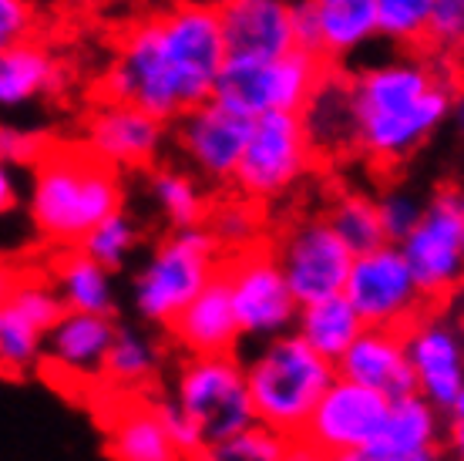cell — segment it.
<instances>
[{"instance_id":"obj_1","label":"cell","mask_w":464,"mask_h":461,"mask_svg":"<svg viewBox=\"0 0 464 461\" xmlns=\"http://www.w3.org/2000/svg\"><path fill=\"white\" fill-rule=\"evenodd\" d=\"M226 58L219 7L209 0H172L121 24L98 94L139 104L172 125L216 94Z\"/></svg>"},{"instance_id":"obj_2","label":"cell","mask_w":464,"mask_h":461,"mask_svg":"<svg viewBox=\"0 0 464 461\" xmlns=\"http://www.w3.org/2000/svg\"><path fill=\"white\" fill-rule=\"evenodd\" d=\"M454 68L444 54L404 51L353 71L357 155L397 169L451 125Z\"/></svg>"},{"instance_id":"obj_3","label":"cell","mask_w":464,"mask_h":461,"mask_svg":"<svg viewBox=\"0 0 464 461\" xmlns=\"http://www.w3.org/2000/svg\"><path fill=\"white\" fill-rule=\"evenodd\" d=\"M118 209H125V172L98 159L84 142H54L27 175L24 212L51 250L82 246Z\"/></svg>"},{"instance_id":"obj_4","label":"cell","mask_w":464,"mask_h":461,"mask_svg":"<svg viewBox=\"0 0 464 461\" xmlns=\"http://www.w3.org/2000/svg\"><path fill=\"white\" fill-rule=\"evenodd\" d=\"M340 378L334 360L316 354L300 334H283L256 347L246 360L256 421L286 438H303L316 404Z\"/></svg>"},{"instance_id":"obj_5","label":"cell","mask_w":464,"mask_h":461,"mask_svg":"<svg viewBox=\"0 0 464 461\" xmlns=\"http://www.w3.org/2000/svg\"><path fill=\"white\" fill-rule=\"evenodd\" d=\"M222 263L226 253L206 222L169 230L131 280V310L139 323L165 334L175 317L219 277Z\"/></svg>"},{"instance_id":"obj_6","label":"cell","mask_w":464,"mask_h":461,"mask_svg":"<svg viewBox=\"0 0 464 461\" xmlns=\"http://www.w3.org/2000/svg\"><path fill=\"white\" fill-rule=\"evenodd\" d=\"M320 54L293 47L276 58H226L216 81V98L249 118L303 112L326 74Z\"/></svg>"},{"instance_id":"obj_7","label":"cell","mask_w":464,"mask_h":461,"mask_svg":"<svg viewBox=\"0 0 464 461\" xmlns=\"http://www.w3.org/2000/svg\"><path fill=\"white\" fill-rule=\"evenodd\" d=\"M314 162L316 149L300 112L253 118L249 145L232 179V192L253 199L259 206H273L310 175Z\"/></svg>"},{"instance_id":"obj_8","label":"cell","mask_w":464,"mask_h":461,"mask_svg":"<svg viewBox=\"0 0 464 461\" xmlns=\"http://www.w3.org/2000/svg\"><path fill=\"white\" fill-rule=\"evenodd\" d=\"M172 397L206 435V445L226 441L256 425L246 360L236 354L186 358L172 381Z\"/></svg>"},{"instance_id":"obj_9","label":"cell","mask_w":464,"mask_h":461,"mask_svg":"<svg viewBox=\"0 0 464 461\" xmlns=\"http://www.w3.org/2000/svg\"><path fill=\"white\" fill-rule=\"evenodd\" d=\"M222 277L229 287L243 340L266 344V340H276V337L296 330L303 303L296 300L290 280L283 273L269 242L226 256Z\"/></svg>"},{"instance_id":"obj_10","label":"cell","mask_w":464,"mask_h":461,"mask_svg":"<svg viewBox=\"0 0 464 461\" xmlns=\"http://www.w3.org/2000/svg\"><path fill=\"white\" fill-rule=\"evenodd\" d=\"M407 263L430 307H451L464 293V220L461 189L441 185L428 196V209L404 242Z\"/></svg>"},{"instance_id":"obj_11","label":"cell","mask_w":464,"mask_h":461,"mask_svg":"<svg viewBox=\"0 0 464 461\" xmlns=\"http://www.w3.org/2000/svg\"><path fill=\"white\" fill-rule=\"evenodd\" d=\"M283 273L300 303L337 297L347 289L357 253L350 250L326 216H300L269 240Z\"/></svg>"},{"instance_id":"obj_12","label":"cell","mask_w":464,"mask_h":461,"mask_svg":"<svg viewBox=\"0 0 464 461\" xmlns=\"http://www.w3.org/2000/svg\"><path fill=\"white\" fill-rule=\"evenodd\" d=\"M347 300L357 307L367 327H397L407 330L430 310L420 293L418 277L397 242H383L353 260L347 280Z\"/></svg>"},{"instance_id":"obj_13","label":"cell","mask_w":464,"mask_h":461,"mask_svg":"<svg viewBox=\"0 0 464 461\" xmlns=\"http://www.w3.org/2000/svg\"><path fill=\"white\" fill-rule=\"evenodd\" d=\"M249 132L253 118L212 94L209 102L196 104L179 122H172V145L202 182L232 189V179L249 145Z\"/></svg>"},{"instance_id":"obj_14","label":"cell","mask_w":464,"mask_h":461,"mask_svg":"<svg viewBox=\"0 0 464 461\" xmlns=\"http://www.w3.org/2000/svg\"><path fill=\"white\" fill-rule=\"evenodd\" d=\"M82 142L118 172H149L172 142V125L118 98H98L82 122Z\"/></svg>"},{"instance_id":"obj_15","label":"cell","mask_w":464,"mask_h":461,"mask_svg":"<svg viewBox=\"0 0 464 461\" xmlns=\"http://www.w3.org/2000/svg\"><path fill=\"white\" fill-rule=\"evenodd\" d=\"M387 411H391V397L340 374L330 384V391L320 397L303 438L330 455H363L381 435Z\"/></svg>"},{"instance_id":"obj_16","label":"cell","mask_w":464,"mask_h":461,"mask_svg":"<svg viewBox=\"0 0 464 461\" xmlns=\"http://www.w3.org/2000/svg\"><path fill=\"white\" fill-rule=\"evenodd\" d=\"M407 350L418 391L448 415L464 384V320L448 307H430L407 327Z\"/></svg>"},{"instance_id":"obj_17","label":"cell","mask_w":464,"mask_h":461,"mask_svg":"<svg viewBox=\"0 0 464 461\" xmlns=\"http://www.w3.org/2000/svg\"><path fill=\"white\" fill-rule=\"evenodd\" d=\"M115 317L68 310L58 320V327L47 334L44 368L41 370L68 378L71 391L74 387L94 391V387L105 384V364L108 354H111V344H115Z\"/></svg>"},{"instance_id":"obj_18","label":"cell","mask_w":464,"mask_h":461,"mask_svg":"<svg viewBox=\"0 0 464 461\" xmlns=\"http://www.w3.org/2000/svg\"><path fill=\"white\" fill-rule=\"evenodd\" d=\"M216 7L229 58H276L300 47L290 0H219Z\"/></svg>"},{"instance_id":"obj_19","label":"cell","mask_w":464,"mask_h":461,"mask_svg":"<svg viewBox=\"0 0 464 461\" xmlns=\"http://www.w3.org/2000/svg\"><path fill=\"white\" fill-rule=\"evenodd\" d=\"M337 370L350 381L381 391L391 401L418 391V378L407 350V330H397V327H367L337 360Z\"/></svg>"},{"instance_id":"obj_20","label":"cell","mask_w":464,"mask_h":461,"mask_svg":"<svg viewBox=\"0 0 464 461\" xmlns=\"http://www.w3.org/2000/svg\"><path fill=\"white\" fill-rule=\"evenodd\" d=\"M165 340L182 350L186 358L202 354H236L243 344V330L236 320L226 277H216L209 287L188 303L186 310L175 317V323L165 330Z\"/></svg>"},{"instance_id":"obj_21","label":"cell","mask_w":464,"mask_h":461,"mask_svg":"<svg viewBox=\"0 0 464 461\" xmlns=\"http://www.w3.org/2000/svg\"><path fill=\"white\" fill-rule=\"evenodd\" d=\"M105 448L115 461H186L149 394H118L115 411L105 417Z\"/></svg>"},{"instance_id":"obj_22","label":"cell","mask_w":464,"mask_h":461,"mask_svg":"<svg viewBox=\"0 0 464 461\" xmlns=\"http://www.w3.org/2000/svg\"><path fill=\"white\" fill-rule=\"evenodd\" d=\"M310 132L316 155H343L357 152V104H353V74H343L340 64H330L300 112Z\"/></svg>"},{"instance_id":"obj_23","label":"cell","mask_w":464,"mask_h":461,"mask_svg":"<svg viewBox=\"0 0 464 461\" xmlns=\"http://www.w3.org/2000/svg\"><path fill=\"white\" fill-rule=\"evenodd\" d=\"M444 438H448V415L420 391H414L391 401L381 435L363 455L367 461H383L394 455H407V451L444 448Z\"/></svg>"},{"instance_id":"obj_24","label":"cell","mask_w":464,"mask_h":461,"mask_svg":"<svg viewBox=\"0 0 464 461\" xmlns=\"http://www.w3.org/2000/svg\"><path fill=\"white\" fill-rule=\"evenodd\" d=\"M61 84H64V71L51 54V47L41 44L37 37L0 47V104L7 112L58 94Z\"/></svg>"},{"instance_id":"obj_25","label":"cell","mask_w":464,"mask_h":461,"mask_svg":"<svg viewBox=\"0 0 464 461\" xmlns=\"http://www.w3.org/2000/svg\"><path fill=\"white\" fill-rule=\"evenodd\" d=\"M58 293L64 297L68 310L78 313H102L115 317L118 313V289L115 273L102 266L94 256H88L82 246L74 250H54V263L47 266Z\"/></svg>"},{"instance_id":"obj_26","label":"cell","mask_w":464,"mask_h":461,"mask_svg":"<svg viewBox=\"0 0 464 461\" xmlns=\"http://www.w3.org/2000/svg\"><path fill=\"white\" fill-rule=\"evenodd\" d=\"M145 196L155 206L165 230H188L209 220L212 199L192 169L182 165H155L145 172Z\"/></svg>"},{"instance_id":"obj_27","label":"cell","mask_w":464,"mask_h":461,"mask_svg":"<svg viewBox=\"0 0 464 461\" xmlns=\"http://www.w3.org/2000/svg\"><path fill=\"white\" fill-rule=\"evenodd\" d=\"M316 17H320V58L326 64L353 58L381 37L373 0H330V4L316 0Z\"/></svg>"},{"instance_id":"obj_28","label":"cell","mask_w":464,"mask_h":461,"mask_svg":"<svg viewBox=\"0 0 464 461\" xmlns=\"http://www.w3.org/2000/svg\"><path fill=\"white\" fill-rule=\"evenodd\" d=\"M162 370V344L135 323H118L115 344L105 364V391L145 394Z\"/></svg>"},{"instance_id":"obj_29","label":"cell","mask_w":464,"mask_h":461,"mask_svg":"<svg viewBox=\"0 0 464 461\" xmlns=\"http://www.w3.org/2000/svg\"><path fill=\"white\" fill-rule=\"evenodd\" d=\"M363 330H367V323L357 313V307L347 300V293H337V297L303 303L293 334H300L316 354H324L326 360L337 364Z\"/></svg>"},{"instance_id":"obj_30","label":"cell","mask_w":464,"mask_h":461,"mask_svg":"<svg viewBox=\"0 0 464 461\" xmlns=\"http://www.w3.org/2000/svg\"><path fill=\"white\" fill-rule=\"evenodd\" d=\"M4 307H14L47 334L68 313V303L58 293L51 273L47 270H31V266H21V270L7 273V280H4Z\"/></svg>"},{"instance_id":"obj_31","label":"cell","mask_w":464,"mask_h":461,"mask_svg":"<svg viewBox=\"0 0 464 461\" xmlns=\"http://www.w3.org/2000/svg\"><path fill=\"white\" fill-rule=\"evenodd\" d=\"M47 330L0 303V368L7 381H24L44 368Z\"/></svg>"},{"instance_id":"obj_32","label":"cell","mask_w":464,"mask_h":461,"mask_svg":"<svg viewBox=\"0 0 464 461\" xmlns=\"http://www.w3.org/2000/svg\"><path fill=\"white\" fill-rule=\"evenodd\" d=\"M324 216L357 256L387 242L381 209H377V196H367V192H357V189L337 192V196L330 199Z\"/></svg>"},{"instance_id":"obj_33","label":"cell","mask_w":464,"mask_h":461,"mask_svg":"<svg viewBox=\"0 0 464 461\" xmlns=\"http://www.w3.org/2000/svg\"><path fill=\"white\" fill-rule=\"evenodd\" d=\"M206 226L219 240L226 256L243 253V250H253V246L266 242V236H263V206L253 202V199L239 196V192L216 199Z\"/></svg>"},{"instance_id":"obj_34","label":"cell","mask_w":464,"mask_h":461,"mask_svg":"<svg viewBox=\"0 0 464 461\" xmlns=\"http://www.w3.org/2000/svg\"><path fill=\"white\" fill-rule=\"evenodd\" d=\"M434 4L438 0H373L381 41L401 47V51H418V47H424L428 44Z\"/></svg>"},{"instance_id":"obj_35","label":"cell","mask_w":464,"mask_h":461,"mask_svg":"<svg viewBox=\"0 0 464 461\" xmlns=\"http://www.w3.org/2000/svg\"><path fill=\"white\" fill-rule=\"evenodd\" d=\"M139 246H141V226L128 209L111 212V216H108L105 222H98V226L88 232V240L82 242L84 253L94 256V260L102 266H108L111 273H121V270L131 263V256H135Z\"/></svg>"},{"instance_id":"obj_36","label":"cell","mask_w":464,"mask_h":461,"mask_svg":"<svg viewBox=\"0 0 464 461\" xmlns=\"http://www.w3.org/2000/svg\"><path fill=\"white\" fill-rule=\"evenodd\" d=\"M290 445L293 438L256 421V425H249L239 435L209 445L196 461H286Z\"/></svg>"},{"instance_id":"obj_37","label":"cell","mask_w":464,"mask_h":461,"mask_svg":"<svg viewBox=\"0 0 464 461\" xmlns=\"http://www.w3.org/2000/svg\"><path fill=\"white\" fill-rule=\"evenodd\" d=\"M377 209H381L387 242H404L411 236V230L420 222V216H424L428 196H420L418 189H411L404 182H391L377 196Z\"/></svg>"},{"instance_id":"obj_38","label":"cell","mask_w":464,"mask_h":461,"mask_svg":"<svg viewBox=\"0 0 464 461\" xmlns=\"http://www.w3.org/2000/svg\"><path fill=\"white\" fill-rule=\"evenodd\" d=\"M51 149H54V135L44 125H14V122H7L0 128V159H4V165L31 172Z\"/></svg>"},{"instance_id":"obj_39","label":"cell","mask_w":464,"mask_h":461,"mask_svg":"<svg viewBox=\"0 0 464 461\" xmlns=\"http://www.w3.org/2000/svg\"><path fill=\"white\" fill-rule=\"evenodd\" d=\"M428 47L444 58L464 54V0H438L430 14Z\"/></svg>"},{"instance_id":"obj_40","label":"cell","mask_w":464,"mask_h":461,"mask_svg":"<svg viewBox=\"0 0 464 461\" xmlns=\"http://www.w3.org/2000/svg\"><path fill=\"white\" fill-rule=\"evenodd\" d=\"M41 0H0V47L31 41L41 27Z\"/></svg>"},{"instance_id":"obj_41","label":"cell","mask_w":464,"mask_h":461,"mask_svg":"<svg viewBox=\"0 0 464 461\" xmlns=\"http://www.w3.org/2000/svg\"><path fill=\"white\" fill-rule=\"evenodd\" d=\"M159 415H162L165 431H169L172 445L179 448V455H182L186 461H196L202 451L209 448V445H206V435H202L196 421H192V417L179 407V401H175V397H169V401H159Z\"/></svg>"},{"instance_id":"obj_42","label":"cell","mask_w":464,"mask_h":461,"mask_svg":"<svg viewBox=\"0 0 464 461\" xmlns=\"http://www.w3.org/2000/svg\"><path fill=\"white\" fill-rule=\"evenodd\" d=\"M165 4H172V0H98V14L121 27V24L139 21L145 14L159 11Z\"/></svg>"},{"instance_id":"obj_43","label":"cell","mask_w":464,"mask_h":461,"mask_svg":"<svg viewBox=\"0 0 464 461\" xmlns=\"http://www.w3.org/2000/svg\"><path fill=\"white\" fill-rule=\"evenodd\" d=\"M296 14V44L303 51L320 54V17H316V0H293Z\"/></svg>"},{"instance_id":"obj_44","label":"cell","mask_w":464,"mask_h":461,"mask_svg":"<svg viewBox=\"0 0 464 461\" xmlns=\"http://www.w3.org/2000/svg\"><path fill=\"white\" fill-rule=\"evenodd\" d=\"M21 172L24 169H14V165L0 169V206H4V212L21 209L27 199V185H21Z\"/></svg>"},{"instance_id":"obj_45","label":"cell","mask_w":464,"mask_h":461,"mask_svg":"<svg viewBox=\"0 0 464 461\" xmlns=\"http://www.w3.org/2000/svg\"><path fill=\"white\" fill-rule=\"evenodd\" d=\"M286 461H337V455H330V451L316 448L314 441H306V438H293Z\"/></svg>"},{"instance_id":"obj_46","label":"cell","mask_w":464,"mask_h":461,"mask_svg":"<svg viewBox=\"0 0 464 461\" xmlns=\"http://www.w3.org/2000/svg\"><path fill=\"white\" fill-rule=\"evenodd\" d=\"M444 451H448V461H464V421H451V417H448Z\"/></svg>"},{"instance_id":"obj_47","label":"cell","mask_w":464,"mask_h":461,"mask_svg":"<svg viewBox=\"0 0 464 461\" xmlns=\"http://www.w3.org/2000/svg\"><path fill=\"white\" fill-rule=\"evenodd\" d=\"M41 7L44 11H54V14H88V11H98V0H41Z\"/></svg>"},{"instance_id":"obj_48","label":"cell","mask_w":464,"mask_h":461,"mask_svg":"<svg viewBox=\"0 0 464 461\" xmlns=\"http://www.w3.org/2000/svg\"><path fill=\"white\" fill-rule=\"evenodd\" d=\"M451 128H454V135H458V142L464 145V84H458V92H454Z\"/></svg>"},{"instance_id":"obj_49","label":"cell","mask_w":464,"mask_h":461,"mask_svg":"<svg viewBox=\"0 0 464 461\" xmlns=\"http://www.w3.org/2000/svg\"><path fill=\"white\" fill-rule=\"evenodd\" d=\"M383 461H448V451H444V448H424V451L394 455V458H383Z\"/></svg>"},{"instance_id":"obj_50","label":"cell","mask_w":464,"mask_h":461,"mask_svg":"<svg viewBox=\"0 0 464 461\" xmlns=\"http://www.w3.org/2000/svg\"><path fill=\"white\" fill-rule=\"evenodd\" d=\"M448 417H451V421H464V384H461V391H458V397H454Z\"/></svg>"},{"instance_id":"obj_51","label":"cell","mask_w":464,"mask_h":461,"mask_svg":"<svg viewBox=\"0 0 464 461\" xmlns=\"http://www.w3.org/2000/svg\"><path fill=\"white\" fill-rule=\"evenodd\" d=\"M461 220H464V189H461Z\"/></svg>"},{"instance_id":"obj_52","label":"cell","mask_w":464,"mask_h":461,"mask_svg":"<svg viewBox=\"0 0 464 461\" xmlns=\"http://www.w3.org/2000/svg\"><path fill=\"white\" fill-rule=\"evenodd\" d=\"M320 4H330V0H320Z\"/></svg>"},{"instance_id":"obj_53","label":"cell","mask_w":464,"mask_h":461,"mask_svg":"<svg viewBox=\"0 0 464 461\" xmlns=\"http://www.w3.org/2000/svg\"><path fill=\"white\" fill-rule=\"evenodd\" d=\"M209 4H219V0H209Z\"/></svg>"},{"instance_id":"obj_54","label":"cell","mask_w":464,"mask_h":461,"mask_svg":"<svg viewBox=\"0 0 464 461\" xmlns=\"http://www.w3.org/2000/svg\"><path fill=\"white\" fill-rule=\"evenodd\" d=\"M461 320H464V317H461Z\"/></svg>"},{"instance_id":"obj_55","label":"cell","mask_w":464,"mask_h":461,"mask_svg":"<svg viewBox=\"0 0 464 461\" xmlns=\"http://www.w3.org/2000/svg\"><path fill=\"white\" fill-rule=\"evenodd\" d=\"M290 4H293V0H290Z\"/></svg>"}]
</instances>
